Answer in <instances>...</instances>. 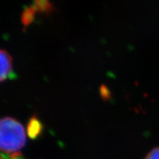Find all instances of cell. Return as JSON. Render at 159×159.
<instances>
[{"label":"cell","mask_w":159,"mask_h":159,"mask_svg":"<svg viewBox=\"0 0 159 159\" xmlns=\"http://www.w3.org/2000/svg\"><path fill=\"white\" fill-rule=\"evenodd\" d=\"M35 11H36V8L35 7H30L24 11L22 16H21V21L25 27L29 25L33 21Z\"/></svg>","instance_id":"cell-4"},{"label":"cell","mask_w":159,"mask_h":159,"mask_svg":"<svg viewBox=\"0 0 159 159\" xmlns=\"http://www.w3.org/2000/svg\"><path fill=\"white\" fill-rule=\"evenodd\" d=\"M144 159H159V148L152 149Z\"/></svg>","instance_id":"cell-7"},{"label":"cell","mask_w":159,"mask_h":159,"mask_svg":"<svg viewBox=\"0 0 159 159\" xmlns=\"http://www.w3.org/2000/svg\"><path fill=\"white\" fill-rule=\"evenodd\" d=\"M43 125L36 116H33L30 119L27 125V134L32 139H37L41 134Z\"/></svg>","instance_id":"cell-3"},{"label":"cell","mask_w":159,"mask_h":159,"mask_svg":"<svg viewBox=\"0 0 159 159\" xmlns=\"http://www.w3.org/2000/svg\"><path fill=\"white\" fill-rule=\"evenodd\" d=\"M25 144L26 134L23 125L11 117L2 119L0 122V148L2 152L8 155L19 152Z\"/></svg>","instance_id":"cell-1"},{"label":"cell","mask_w":159,"mask_h":159,"mask_svg":"<svg viewBox=\"0 0 159 159\" xmlns=\"http://www.w3.org/2000/svg\"><path fill=\"white\" fill-rule=\"evenodd\" d=\"M0 62H1V73L0 80L1 82L8 78H12L14 75L13 72V59L6 50L2 49L0 52Z\"/></svg>","instance_id":"cell-2"},{"label":"cell","mask_w":159,"mask_h":159,"mask_svg":"<svg viewBox=\"0 0 159 159\" xmlns=\"http://www.w3.org/2000/svg\"><path fill=\"white\" fill-rule=\"evenodd\" d=\"M1 159H25L21 154V152H16L13 154H5L2 152L1 153Z\"/></svg>","instance_id":"cell-6"},{"label":"cell","mask_w":159,"mask_h":159,"mask_svg":"<svg viewBox=\"0 0 159 159\" xmlns=\"http://www.w3.org/2000/svg\"><path fill=\"white\" fill-rule=\"evenodd\" d=\"M35 5L34 7L36 10L41 12H49L52 9L51 4L48 0H35Z\"/></svg>","instance_id":"cell-5"}]
</instances>
